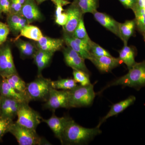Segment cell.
I'll return each instance as SVG.
<instances>
[{
    "label": "cell",
    "instance_id": "obj_1",
    "mask_svg": "<svg viewBox=\"0 0 145 145\" xmlns=\"http://www.w3.org/2000/svg\"><path fill=\"white\" fill-rule=\"evenodd\" d=\"M100 128H87L80 125L69 118L63 133L62 144L81 145L86 144L101 134Z\"/></svg>",
    "mask_w": 145,
    "mask_h": 145
},
{
    "label": "cell",
    "instance_id": "obj_2",
    "mask_svg": "<svg viewBox=\"0 0 145 145\" xmlns=\"http://www.w3.org/2000/svg\"><path fill=\"white\" fill-rule=\"evenodd\" d=\"M126 75L110 83L103 89L112 86H122L135 88L145 86V61L136 63Z\"/></svg>",
    "mask_w": 145,
    "mask_h": 145
},
{
    "label": "cell",
    "instance_id": "obj_3",
    "mask_svg": "<svg viewBox=\"0 0 145 145\" xmlns=\"http://www.w3.org/2000/svg\"><path fill=\"white\" fill-rule=\"evenodd\" d=\"M51 80L38 75L34 81L26 84V96L29 103L31 101L46 102L52 88Z\"/></svg>",
    "mask_w": 145,
    "mask_h": 145
},
{
    "label": "cell",
    "instance_id": "obj_4",
    "mask_svg": "<svg viewBox=\"0 0 145 145\" xmlns=\"http://www.w3.org/2000/svg\"><path fill=\"white\" fill-rule=\"evenodd\" d=\"M8 132L15 137L20 145H48L50 144L39 136L36 130L23 126L16 122L12 123Z\"/></svg>",
    "mask_w": 145,
    "mask_h": 145
},
{
    "label": "cell",
    "instance_id": "obj_5",
    "mask_svg": "<svg viewBox=\"0 0 145 145\" xmlns=\"http://www.w3.org/2000/svg\"><path fill=\"white\" fill-rule=\"evenodd\" d=\"M94 86L90 84L77 86L69 91V108L89 106L93 103L96 96Z\"/></svg>",
    "mask_w": 145,
    "mask_h": 145
},
{
    "label": "cell",
    "instance_id": "obj_6",
    "mask_svg": "<svg viewBox=\"0 0 145 145\" xmlns=\"http://www.w3.org/2000/svg\"><path fill=\"white\" fill-rule=\"evenodd\" d=\"M16 123L28 128L36 130L42 122V117L39 112L29 105V103L22 102L17 113Z\"/></svg>",
    "mask_w": 145,
    "mask_h": 145
},
{
    "label": "cell",
    "instance_id": "obj_7",
    "mask_svg": "<svg viewBox=\"0 0 145 145\" xmlns=\"http://www.w3.org/2000/svg\"><path fill=\"white\" fill-rule=\"evenodd\" d=\"M69 90H59L52 87L49 97L43 105V108L53 112L58 108H69Z\"/></svg>",
    "mask_w": 145,
    "mask_h": 145
},
{
    "label": "cell",
    "instance_id": "obj_8",
    "mask_svg": "<svg viewBox=\"0 0 145 145\" xmlns=\"http://www.w3.org/2000/svg\"><path fill=\"white\" fill-rule=\"evenodd\" d=\"M18 72L10 46L6 45L0 48V76L6 78Z\"/></svg>",
    "mask_w": 145,
    "mask_h": 145
},
{
    "label": "cell",
    "instance_id": "obj_9",
    "mask_svg": "<svg viewBox=\"0 0 145 145\" xmlns=\"http://www.w3.org/2000/svg\"><path fill=\"white\" fill-rule=\"evenodd\" d=\"M63 52L65 63L68 66L73 69L82 71L89 74L84 59L78 53L68 46L64 48Z\"/></svg>",
    "mask_w": 145,
    "mask_h": 145
},
{
    "label": "cell",
    "instance_id": "obj_10",
    "mask_svg": "<svg viewBox=\"0 0 145 145\" xmlns=\"http://www.w3.org/2000/svg\"><path fill=\"white\" fill-rule=\"evenodd\" d=\"M65 12L67 13L68 20L63 27L64 29L65 33L72 35L83 18V13L79 7L73 2L71 3Z\"/></svg>",
    "mask_w": 145,
    "mask_h": 145
},
{
    "label": "cell",
    "instance_id": "obj_11",
    "mask_svg": "<svg viewBox=\"0 0 145 145\" xmlns=\"http://www.w3.org/2000/svg\"><path fill=\"white\" fill-rule=\"evenodd\" d=\"M22 102L17 99L1 96V116L13 120L17 117Z\"/></svg>",
    "mask_w": 145,
    "mask_h": 145
},
{
    "label": "cell",
    "instance_id": "obj_12",
    "mask_svg": "<svg viewBox=\"0 0 145 145\" xmlns=\"http://www.w3.org/2000/svg\"><path fill=\"white\" fill-rule=\"evenodd\" d=\"M20 15L25 18L29 24L41 20L42 18V13L34 0H25Z\"/></svg>",
    "mask_w": 145,
    "mask_h": 145
},
{
    "label": "cell",
    "instance_id": "obj_13",
    "mask_svg": "<svg viewBox=\"0 0 145 145\" xmlns=\"http://www.w3.org/2000/svg\"><path fill=\"white\" fill-rule=\"evenodd\" d=\"M90 61L99 71L103 72H110L118 67L121 62L119 58H115L112 56H92Z\"/></svg>",
    "mask_w": 145,
    "mask_h": 145
},
{
    "label": "cell",
    "instance_id": "obj_14",
    "mask_svg": "<svg viewBox=\"0 0 145 145\" xmlns=\"http://www.w3.org/2000/svg\"><path fill=\"white\" fill-rule=\"evenodd\" d=\"M69 118L66 117H58L53 114L49 119H42V122L45 123L48 125L55 137L61 143L63 133Z\"/></svg>",
    "mask_w": 145,
    "mask_h": 145
},
{
    "label": "cell",
    "instance_id": "obj_15",
    "mask_svg": "<svg viewBox=\"0 0 145 145\" xmlns=\"http://www.w3.org/2000/svg\"><path fill=\"white\" fill-rule=\"evenodd\" d=\"M93 14L95 20L101 25L120 39L119 23L106 13L98 12L96 10Z\"/></svg>",
    "mask_w": 145,
    "mask_h": 145
},
{
    "label": "cell",
    "instance_id": "obj_16",
    "mask_svg": "<svg viewBox=\"0 0 145 145\" xmlns=\"http://www.w3.org/2000/svg\"><path fill=\"white\" fill-rule=\"evenodd\" d=\"M136 101L135 96H130L124 100L120 101L119 103L114 104L111 106V108L107 114L100 120L97 127L100 128L101 125L104 123L107 119L112 116L119 114L125 110L127 108L134 103Z\"/></svg>",
    "mask_w": 145,
    "mask_h": 145
},
{
    "label": "cell",
    "instance_id": "obj_17",
    "mask_svg": "<svg viewBox=\"0 0 145 145\" xmlns=\"http://www.w3.org/2000/svg\"><path fill=\"white\" fill-rule=\"evenodd\" d=\"M64 42L63 39H53L43 36L37 42V46L39 49L54 53L61 49Z\"/></svg>",
    "mask_w": 145,
    "mask_h": 145
},
{
    "label": "cell",
    "instance_id": "obj_18",
    "mask_svg": "<svg viewBox=\"0 0 145 145\" xmlns=\"http://www.w3.org/2000/svg\"><path fill=\"white\" fill-rule=\"evenodd\" d=\"M63 39L67 46L70 47L71 48L75 50L85 60H91L92 56L89 50L77 42L73 39L72 35L65 32Z\"/></svg>",
    "mask_w": 145,
    "mask_h": 145
},
{
    "label": "cell",
    "instance_id": "obj_19",
    "mask_svg": "<svg viewBox=\"0 0 145 145\" xmlns=\"http://www.w3.org/2000/svg\"><path fill=\"white\" fill-rule=\"evenodd\" d=\"M7 23L10 31L15 35H18L21 30L29 24L25 18L16 14H9Z\"/></svg>",
    "mask_w": 145,
    "mask_h": 145
},
{
    "label": "cell",
    "instance_id": "obj_20",
    "mask_svg": "<svg viewBox=\"0 0 145 145\" xmlns=\"http://www.w3.org/2000/svg\"><path fill=\"white\" fill-rule=\"evenodd\" d=\"M0 95L29 103L25 96L16 91L8 84L5 78H3L2 81L0 84Z\"/></svg>",
    "mask_w": 145,
    "mask_h": 145
},
{
    "label": "cell",
    "instance_id": "obj_21",
    "mask_svg": "<svg viewBox=\"0 0 145 145\" xmlns=\"http://www.w3.org/2000/svg\"><path fill=\"white\" fill-rule=\"evenodd\" d=\"M21 36L37 42L41 39L43 35L39 27L28 24L21 30L20 34L14 39V41L20 39Z\"/></svg>",
    "mask_w": 145,
    "mask_h": 145
},
{
    "label": "cell",
    "instance_id": "obj_22",
    "mask_svg": "<svg viewBox=\"0 0 145 145\" xmlns=\"http://www.w3.org/2000/svg\"><path fill=\"white\" fill-rule=\"evenodd\" d=\"M119 59L126 65L129 69L135 64V52L131 47L128 46L127 44L124 46L119 51Z\"/></svg>",
    "mask_w": 145,
    "mask_h": 145
},
{
    "label": "cell",
    "instance_id": "obj_23",
    "mask_svg": "<svg viewBox=\"0 0 145 145\" xmlns=\"http://www.w3.org/2000/svg\"><path fill=\"white\" fill-rule=\"evenodd\" d=\"M14 41L22 57L24 58H33L38 50L34 44L29 42L20 39Z\"/></svg>",
    "mask_w": 145,
    "mask_h": 145
},
{
    "label": "cell",
    "instance_id": "obj_24",
    "mask_svg": "<svg viewBox=\"0 0 145 145\" xmlns=\"http://www.w3.org/2000/svg\"><path fill=\"white\" fill-rule=\"evenodd\" d=\"M135 25V20L126 21L123 23L119 24L120 39L124 45L127 44L129 39L133 34Z\"/></svg>",
    "mask_w": 145,
    "mask_h": 145
},
{
    "label": "cell",
    "instance_id": "obj_25",
    "mask_svg": "<svg viewBox=\"0 0 145 145\" xmlns=\"http://www.w3.org/2000/svg\"><path fill=\"white\" fill-rule=\"evenodd\" d=\"M5 78L8 84L16 91L24 94L26 97V84L19 76L18 73L10 75Z\"/></svg>",
    "mask_w": 145,
    "mask_h": 145
},
{
    "label": "cell",
    "instance_id": "obj_26",
    "mask_svg": "<svg viewBox=\"0 0 145 145\" xmlns=\"http://www.w3.org/2000/svg\"><path fill=\"white\" fill-rule=\"evenodd\" d=\"M77 86L76 81L72 78H60L57 80L51 81L52 88L58 90H71Z\"/></svg>",
    "mask_w": 145,
    "mask_h": 145
},
{
    "label": "cell",
    "instance_id": "obj_27",
    "mask_svg": "<svg viewBox=\"0 0 145 145\" xmlns=\"http://www.w3.org/2000/svg\"><path fill=\"white\" fill-rule=\"evenodd\" d=\"M73 3L80 8L83 14L90 13L93 14L97 10L98 0H74Z\"/></svg>",
    "mask_w": 145,
    "mask_h": 145
},
{
    "label": "cell",
    "instance_id": "obj_28",
    "mask_svg": "<svg viewBox=\"0 0 145 145\" xmlns=\"http://www.w3.org/2000/svg\"><path fill=\"white\" fill-rule=\"evenodd\" d=\"M132 10L135 16L136 25L142 33L145 32V9L135 5Z\"/></svg>",
    "mask_w": 145,
    "mask_h": 145
},
{
    "label": "cell",
    "instance_id": "obj_29",
    "mask_svg": "<svg viewBox=\"0 0 145 145\" xmlns=\"http://www.w3.org/2000/svg\"><path fill=\"white\" fill-rule=\"evenodd\" d=\"M71 35L77 39L84 40L88 42L91 41L86 30L83 18L81 19L78 26Z\"/></svg>",
    "mask_w": 145,
    "mask_h": 145
},
{
    "label": "cell",
    "instance_id": "obj_30",
    "mask_svg": "<svg viewBox=\"0 0 145 145\" xmlns=\"http://www.w3.org/2000/svg\"><path fill=\"white\" fill-rule=\"evenodd\" d=\"M73 79L76 82L81 86H86L90 84L89 74L82 71L73 69Z\"/></svg>",
    "mask_w": 145,
    "mask_h": 145
},
{
    "label": "cell",
    "instance_id": "obj_31",
    "mask_svg": "<svg viewBox=\"0 0 145 145\" xmlns=\"http://www.w3.org/2000/svg\"><path fill=\"white\" fill-rule=\"evenodd\" d=\"M89 51L91 56L95 57H100L102 56H112L110 53L107 51L106 50L104 49L103 47L100 46L91 41L90 44V48Z\"/></svg>",
    "mask_w": 145,
    "mask_h": 145
},
{
    "label": "cell",
    "instance_id": "obj_32",
    "mask_svg": "<svg viewBox=\"0 0 145 145\" xmlns=\"http://www.w3.org/2000/svg\"><path fill=\"white\" fill-rule=\"evenodd\" d=\"M13 120L0 116V141L6 133H8L9 128L13 123Z\"/></svg>",
    "mask_w": 145,
    "mask_h": 145
},
{
    "label": "cell",
    "instance_id": "obj_33",
    "mask_svg": "<svg viewBox=\"0 0 145 145\" xmlns=\"http://www.w3.org/2000/svg\"><path fill=\"white\" fill-rule=\"evenodd\" d=\"M51 1L55 5V17L59 15L61 13L65 11L63 7L65 6L71 4V3L67 0H51Z\"/></svg>",
    "mask_w": 145,
    "mask_h": 145
},
{
    "label": "cell",
    "instance_id": "obj_34",
    "mask_svg": "<svg viewBox=\"0 0 145 145\" xmlns=\"http://www.w3.org/2000/svg\"><path fill=\"white\" fill-rule=\"evenodd\" d=\"M10 31L8 25L0 22V46L5 42Z\"/></svg>",
    "mask_w": 145,
    "mask_h": 145
},
{
    "label": "cell",
    "instance_id": "obj_35",
    "mask_svg": "<svg viewBox=\"0 0 145 145\" xmlns=\"http://www.w3.org/2000/svg\"><path fill=\"white\" fill-rule=\"evenodd\" d=\"M55 23L63 27L66 24L68 20L67 13L65 12H63L57 17H55Z\"/></svg>",
    "mask_w": 145,
    "mask_h": 145
},
{
    "label": "cell",
    "instance_id": "obj_36",
    "mask_svg": "<svg viewBox=\"0 0 145 145\" xmlns=\"http://www.w3.org/2000/svg\"><path fill=\"white\" fill-rule=\"evenodd\" d=\"M0 5L3 13L8 14L10 12V0H0Z\"/></svg>",
    "mask_w": 145,
    "mask_h": 145
},
{
    "label": "cell",
    "instance_id": "obj_37",
    "mask_svg": "<svg viewBox=\"0 0 145 145\" xmlns=\"http://www.w3.org/2000/svg\"><path fill=\"white\" fill-rule=\"evenodd\" d=\"M125 8L132 9L134 7L137 0H119Z\"/></svg>",
    "mask_w": 145,
    "mask_h": 145
},
{
    "label": "cell",
    "instance_id": "obj_38",
    "mask_svg": "<svg viewBox=\"0 0 145 145\" xmlns=\"http://www.w3.org/2000/svg\"><path fill=\"white\" fill-rule=\"evenodd\" d=\"M140 8L145 9V0H137L136 5Z\"/></svg>",
    "mask_w": 145,
    "mask_h": 145
},
{
    "label": "cell",
    "instance_id": "obj_39",
    "mask_svg": "<svg viewBox=\"0 0 145 145\" xmlns=\"http://www.w3.org/2000/svg\"><path fill=\"white\" fill-rule=\"evenodd\" d=\"M46 1H47V0H36V3H37L38 4H40Z\"/></svg>",
    "mask_w": 145,
    "mask_h": 145
},
{
    "label": "cell",
    "instance_id": "obj_40",
    "mask_svg": "<svg viewBox=\"0 0 145 145\" xmlns=\"http://www.w3.org/2000/svg\"><path fill=\"white\" fill-rule=\"evenodd\" d=\"M2 11L1 8V5H0V17L1 16L2 13Z\"/></svg>",
    "mask_w": 145,
    "mask_h": 145
},
{
    "label": "cell",
    "instance_id": "obj_41",
    "mask_svg": "<svg viewBox=\"0 0 145 145\" xmlns=\"http://www.w3.org/2000/svg\"><path fill=\"white\" fill-rule=\"evenodd\" d=\"M1 96L0 95V116H1Z\"/></svg>",
    "mask_w": 145,
    "mask_h": 145
},
{
    "label": "cell",
    "instance_id": "obj_42",
    "mask_svg": "<svg viewBox=\"0 0 145 145\" xmlns=\"http://www.w3.org/2000/svg\"><path fill=\"white\" fill-rule=\"evenodd\" d=\"M3 78L2 77H1L0 76V84H1V82L2 81Z\"/></svg>",
    "mask_w": 145,
    "mask_h": 145
},
{
    "label": "cell",
    "instance_id": "obj_43",
    "mask_svg": "<svg viewBox=\"0 0 145 145\" xmlns=\"http://www.w3.org/2000/svg\"><path fill=\"white\" fill-rule=\"evenodd\" d=\"M143 34H144V40L145 41V32L143 33Z\"/></svg>",
    "mask_w": 145,
    "mask_h": 145
}]
</instances>
